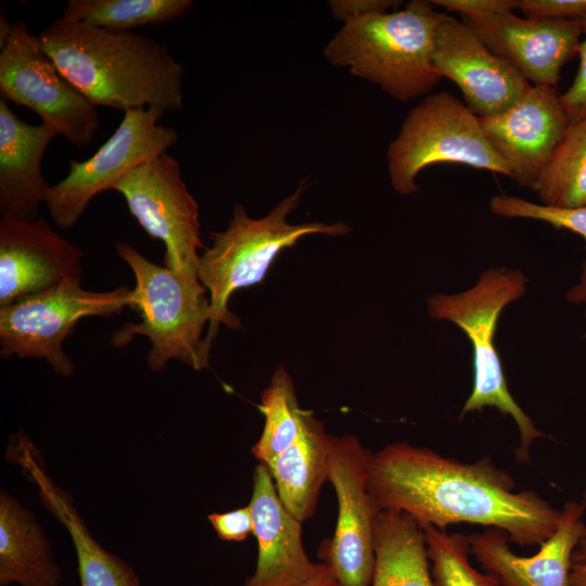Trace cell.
<instances>
[{
    "label": "cell",
    "mask_w": 586,
    "mask_h": 586,
    "mask_svg": "<svg viewBox=\"0 0 586 586\" xmlns=\"http://www.w3.org/2000/svg\"><path fill=\"white\" fill-rule=\"evenodd\" d=\"M20 462L26 476L37 485L41 504L71 535L77 556L80 586H140L133 569L91 536L72 497L54 485L33 451L25 449Z\"/></svg>",
    "instance_id": "ffe728a7"
},
{
    "label": "cell",
    "mask_w": 586,
    "mask_h": 586,
    "mask_svg": "<svg viewBox=\"0 0 586 586\" xmlns=\"http://www.w3.org/2000/svg\"><path fill=\"white\" fill-rule=\"evenodd\" d=\"M461 21L531 85L556 87L583 37L579 22L520 17L513 12Z\"/></svg>",
    "instance_id": "9a60e30c"
},
{
    "label": "cell",
    "mask_w": 586,
    "mask_h": 586,
    "mask_svg": "<svg viewBox=\"0 0 586 586\" xmlns=\"http://www.w3.org/2000/svg\"><path fill=\"white\" fill-rule=\"evenodd\" d=\"M61 568L34 513L0 494V585L59 586Z\"/></svg>",
    "instance_id": "44dd1931"
},
{
    "label": "cell",
    "mask_w": 586,
    "mask_h": 586,
    "mask_svg": "<svg viewBox=\"0 0 586 586\" xmlns=\"http://www.w3.org/2000/svg\"><path fill=\"white\" fill-rule=\"evenodd\" d=\"M192 0H71L62 17L113 31L170 23L186 15Z\"/></svg>",
    "instance_id": "d4e9b609"
},
{
    "label": "cell",
    "mask_w": 586,
    "mask_h": 586,
    "mask_svg": "<svg viewBox=\"0 0 586 586\" xmlns=\"http://www.w3.org/2000/svg\"><path fill=\"white\" fill-rule=\"evenodd\" d=\"M526 283L527 278L520 270L489 268L472 288L456 294H435L428 301L430 315L456 324L473 348V387L459 418L487 407L496 408L502 417H512L520 433L514 449L517 463L531 460L533 442L545 434L509 392L494 339L501 311L523 296Z\"/></svg>",
    "instance_id": "5b68a950"
},
{
    "label": "cell",
    "mask_w": 586,
    "mask_h": 586,
    "mask_svg": "<svg viewBox=\"0 0 586 586\" xmlns=\"http://www.w3.org/2000/svg\"><path fill=\"white\" fill-rule=\"evenodd\" d=\"M297 586H341L330 568L326 563H321L319 571L306 582Z\"/></svg>",
    "instance_id": "d590c367"
},
{
    "label": "cell",
    "mask_w": 586,
    "mask_h": 586,
    "mask_svg": "<svg viewBox=\"0 0 586 586\" xmlns=\"http://www.w3.org/2000/svg\"><path fill=\"white\" fill-rule=\"evenodd\" d=\"M431 3L449 13L459 14L462 20L486 17L519 9V0H433Z\"/></svg>",
    "instance_id": "4dcf8cb0"
},
{
    "label": "cell",
    "mask_w": 586,
    "mask_h": 586,
    "mask_svg": "<svg viewBox=\"0 0 586 586\" xmlns=\"http://www.w3.org/2000/svg\"><path fill=\"white\" fill-rule=\"evenodd\" d=\"M372 453L351 434L331 435L327 480L337 499L332 538L319 557L341 586H371L375 568L374 533L380 510L368 489Z\"/></svg>",
    "instance_id": "7c38bea8"
},
{
    "label": "cell",
    "mask_w": 586,
    "mask_h": 586,
    "mask_svg": "<svg viewBox=\"0 0 586 586\" xmlns=\"http://www.w3.org/2000/svg\"><path fill=\"white\" fill-rule=\"evenodd\" d=\"M468 536L471 553L502 586H570L573 552L586 536L585 510L575 500L565 502L556 532L528 557L514 553L498 528Z\"/></svg>",
    "instance_id": "e0dca14e"
},
{
    "label": "cell",
    "mask_w": 586,
    "mask_h": 586,
    "mask_svg": "<svg viewBox=\"0 0 586 586\" xmlns=\"http://www.w3.org/2000/svg\"><path fill=\"white\" fill-rule=\"evenodd\" d=\"M257 540L256 568L243 586H297L320 569L309 560L302 540V522L281 502L266 464L254 470L249 504Z\"/></svg>",
    "instance_id": "ac0fdd59"
},
{
    "label": "cell",
    "mask_w": 586,
    "mask_h": 586,
    "mask_svg": "<svg viewBox=\"0 0 586 586\" xmlns=\"http://www.w3.org/2000/svg\"><path fill=\"white\" fill-rule=\"evenodd\" d=\"M489 209L493 214L502 217L547 222L555 229L574 232L586 242V205L560 208L533 203L515 195L498 194L491 198Z\"/></svg>",
    "instance_id": "83f0119b"
},
{
    "label": "cell",
    "mask_w": 586,
    "mask_h": 586,
    "mask_svg": "<svg viewBox=\"0 0 586 586\" xmlns=\"http://www.w3.org/2000/svg\"><path fill=\"white\" fill-rule=\"evenodd\" d=\"M260 400L258 409L265 423L252 453L259 463L268 464L295 442L311 411L301 408L293 381L284 367L273 372Z\"/></svg>",
    "instance_id": "484cf974"
},
{
    "label": "cell",
    "mask_w": 586,
    "mask_h": 586,
    "mask_svg": "<svg viewBox=\"0 0 586 586\" xmlns=\"http://www.w3.org/2000/svg\"><path fill=\"white\" fill-rule=\"evenodd\" d=\"M55 135L41 125L21 120L0 98V215L33 221L50 184L41 171L46 149Z\"/></svg>",
    "instance_id": "d6986e66"
},
{
    "label": "cell",
    "mask_w": 586,
    "mask_h": 586,
    "mask_svg": "<svg viewBox=\"0 0 586 586\" xmlns=\"http://www.w3.org/2000/svg\"><path fill=\"white\" fill-rule=\"evenodd\" d=\"M208 520L218 537L226 542H242L253 533V519L250 506L224 513H212Z\"/></svg>",
    "instance_id": "1f68e13d"
},
{
    "label": "cell",
    "mask_w": 586,
    "mask_h": 586,
    "mask_svg": "<svg viewBox=\"0 0 586 586\" xmlns=\"http://www.w3.org/2000/svg\"><path fill=\"white\" fill-rule=\"evenodd\" d=\"M303 191L302 182L259 219L250 217L244 206L237 204L228 227L209 233L212 245L205 247L198 265L199 280L209 293L211 320L205 336L208 344L213 345L219 324L240 328V318L228 308L229 298L237 290L262 282L282 250L306 235H342L351 231L343 222L289 224L288 216L296 209Z\"/></svg>",
    "instance_id": "277c9868"
},
{
    "label": "cell",
    "mask_w": 586,
    "mask_h": 586,
    "mask_svg": "<svg viewBox=\"0 0 586 586\" xmlns=\"http://www.w3.org/2000/svg\"><path fill=\"white\" fill-rule=\"evenodd\" d=\"M390 0H333L329 2L332 14L344 23L373 13H383L396 4Z\"/></svg>",
    "instance_id": "d6a6232c"
},
{
    "label": "cell",
    "mask_w": 586,
    "mask_h": 586,
    "mask_svg": "<svg viewBox=\"0 0 586 586\" xmlns=\"http://www.w3.org/2000/svg\"><path fill=\"white\" fill-rule=\"evenodd\" d=\"M84 251L39 217L0 221V308L82 278Z\"/></svg>",
    "instance_id": "2e32d148"
},
{
    "label": "cell",
    "mask_w": 586,
    "mask_h": 586,
    "mask_svg": "<svg viewBox=\"0 0 586 586\" xmlns=\"http://www.w3.org/2000/svg\"><path fill=\"white\" fill-rule=\"evenodd\" d=\"M0 95L33 110L44 127L77 148L92 143L100 130L97 106L62 75L23 20L0 46Z\"/></svg>",
    "instance_id": "9c48e42d"
},
{
    "label": "cell",
    "mask_w": 586,
    "mask_h": 586,
    "mask_svg": "<svg viewBox=\"0 0 586 586\" xmlns=\"http://www.w3.org/2000/svg\"><path fill=\"white\" fill-rule=\"evenodd\" d=\"M82 278L72 279L44 292L0 308V355L44 359L54 372L71 377L75 366L63 351L65 339L87 317H111L132 308L133 291H88Z\"/></svg>",
    "instance_id": "ba28073f"
},
{
    "label": "cell",
    "mask_w": 586,
    "mask_h": 586,
    "mask_svg": "<svg viewBox=\"0 0 586 586\" xmlns=\"http://www.w3.org/2000/svg\"><path fill=\"white\" fill-rule=\"evenodd\" d=\"M330 437L323 422L310 412L295 442L266 464L281 502L302 523L315 514L328 481Z\"/></svg>",
    "instance_id": "7402d4cb"
},
{
    "label": "cell",
    "mask_w": 586,
    "mask_h": 586,
    "mask_svg": "<svg viewBox=\"0 0 586 586\" xmlns=\"http://www.w3.org/2000/svg\"><path fill=\"white\" fill-rule=\"evenodd\" d=\"M432 60L438 75L457 85L464 104L477 117L507 110L532 87L462 21L448 13H441Z\"/></svg>",
    "instance_id": "5bb4252c"
},
{
    "label": "cell",
    "mask_w": 586,
    "mask_h": 586,
    "mask_svg": "<svg viewBox=\"0 0 586 586\" xmlns=\"http://www.w3.org/2000/svg\"><path fill=\"white\" fill-rule=\"evenodd\" d=\"M532 190L546 206L586 205V118L570 124Z\"/></svg>",
    "instance_id": "cb8c5ba5"
},
{
    "label": "cell",
    "mask_w": 586,
    "mask_h": 586,
    "mask_svg": "<svg viewBox=\"0 0 586 586\" xmlns=\"http://www.w3.org/2000/svg\"><path fill=\"white\" fill-rule=\"evenodd\" d=\"M117 255L136 279L133 306L140 322H127L111 339L115 347L128 345L137 335L150 342L146 362L152 371L179 360L194 370L207 367L212 345L202 337L211 320L207 290L191 284L165 266L150 262L131 245L116 241Z\"/></svg>",
    "instance_id": "8992f818"
},
{
    "label": "cell",
    "mask_w": 586,
    "mask_h": 586,
    "mask_svg": "<svg viewBox=\"0 0 586 586\" xmlns=\"http://www.w3.org/2000/svg\"><path fill=\"white\" fill-rule=\"evenodd\" d=\"M581 504H582V506H583V508L585 510V519H586V491L582 495Z\"/></svg>",
    "instance_id": "8d00e7d4"
},
{
    "label": "cell",
    "mask_w": 586,
    "mask_h": 586,
    "mask_svg": "<svg viewBox=\"0 0 586 586\" xmlns=\"http://www.w3.org/2000/svg\"><path fill=\"white\" fill-rule=\"evenodd\" d=\"M515 481L489 457L466 463L407 442L372 453L368 489L377 508L400 511L422 528L456 523L504 531L521 547L540 546L557 530L562 510Z\"/></svg>",
    "instance_id": "6da1fadb"
},
{
    "label": "cell",
    "mask_w": 586,
    "mask_h": 586,
    "mask_svg": "<svg viewBox=\"0 0 586 586\" xmlns=\"http://www.w3.org/2000/svg\"><path fill=\"white\" fill-rule=\"evenodd\" d=\"M112 190L119 192L130 214L153 239L165 244L164 266L191 284L198 277L199 206L181 177L179 162L164 153L130 170Z\"/></svg>",
    "instance_id": "8fae6325"
},
{
    "label": "cell",
    "mask_w": 586,
    "mask_h": 586,
    "mask_svg": "<svg viewBox=\"0 0 586 586\" xmlns=\"http://www.w3.org/2000/svg\"><path fill=\"white\" fill-rule=\"evenodd\" d=\"M371 586H434L422 528L408 514L381 510Z\"/></svg>",
    "instance_id": "603a6c76"
},
{
    "label": "cell",
    "mask_w": 586,
    "mask_h": 586,
    "mask_svg": "<svg viewBox=\"0 0 586 586\" xmlns=\"http://www.w3.org/2000/svg\"><path fill=\"white\" fill-rule=\"evenodd\" d=\"M479 120L512 179L528 189L551 160L571 124L557 88L546 85H532L513 105Z\"/></svg>",
    "instance_id": "4fadbf2b"
},
{
    "label": "cell",
    "mask_w": 586,
    "mask_h": 586,
    "mask_svg": "<svg viewBox=\"0 0 586 586\" xmlns=\"http://www.w3.org/2000/svg\"><path fill=\"white\" fill-rule=\"evenodd\" d=\"M38 39L62 75L94 106L124 112L182 107L183 67L153 38L61 17Z\"/></svg>",
    "instance_id": "7a4b0ae2"
},
{
    "label": "cell",
    "mask_w": 586,
    "mask_h": 586,
    "mask_svg": "<svg viewBox=\"0 0 586 586\" xmlns=\"http://www.w3.org/2000/svg\"><path fill=\"white\" fill-rule=\"evenodd\" d=\"M441 12L412 0L399 11L352 18L327 43L324 58L400 102L428 94L442 77L433 66Z\"/></svg>",
    "instance_id": "3957f363"
},
{
    "label": "cell",
    "mask_w": 586,
    "mask_h": 586,
    "mask_svg": "<svg viewBox=\"0 0 586 586\" xmlns=\"http://www.w3.org/2000/svg\"><path fill=\"white\" fill-rule=\"evenodd\" d=\"M519 10L527 17L586 20V0H519Z\"/></svg>",
    "instance_id": "f1b7e54d"
},
{
    "label": "cell",
    "mask_w": 586,
    "mask_h": 586,
    "mask_svg": "<svg viewBox=\"0 0 586 586\" xmlns=\"http://www.w3.org/2000/svg\"><path fill=\"white\" fill-rule=\"evenodd\" d=\"M434 586H502L491 573L477 571L470 562L469 536L422 527Z\"/></svg>",
    "instance_id": "4316f807"
},
{
    "label": "cell",
    "mask_w": 586,
    "mask_h": 586,
    "mask_svg": "<svg viewBox=\"0 0 586 586\" xmlns=\"http://www.w3.org/2000/svg\"><path fill=\"white\" fill-rule=\"evenodd\" d=\"M570 586H586V536L582 538L573 552Z\"/></svg>",
    "instance_id": "836d02e7"
},
{
    "label": "cell",
    "mask_w": 586,
    "mask_h": 586,
    "mask_svg": "<svg viewBox=\"0 0 586 586\" xmlns=\"http://www.w3.org/2000/svg\"><path fill=\"white\" fill-rule=\"evenodd\" d=\"M583 37L578 47L579 64L574 80L560 94L561 103L571 120L586 118V20L579 22Z\"/></svg>",
    "instance_id": "f546056e"
},
{
    "label": "cell",
    "mask_w": 586,
    "mask_h": 586,
    "mask_svg": "<svg viewBox=\"0 0 586 586\" xmlns=\"http://www.w3.org/2000/svg\"><path fill=\"white\" fill-rule=\"evenodd\" d=\"M386 156L392 186L402 195L416 193L419 173L437 163L463 164L512 179L479 117L446 91L428 94L409 111Z\"/></svg>",
    "instance_id": "52a82bcc"
},
{
    "label": "cell",
    "mask_w": 586,
    "mask_h": 586,
    "mask_svg": "<svg viewBox=\"0 0 586 586\" xmlns=\"http://www.w3.org/2000/svg\"><path fill=\"white\" fill-rule=\"evenodd\" d=\"M164 113L156 107L126 111L115 131L92 156L69 162L67 175L50 187L46 199L50 217L59 228L76 225L97 194L112 190L130 170L176 144L177 131L158 124Z\"/></svg>",
    "instance_id": "30bf717a"
},
{
    "label": "cell",
    "mask_w": 586,
    "mask_h": 586,
    "mask_svg": "<svg viewBox=\"0 0 586 586\" xmlns=\"http://www.w3.org/2000/svg\"><path fill=\"white\" fill-rule=\"evenodd\" d=\"M565 298L570 303L583 304L586 317V260L581 266L578 282L565 293Z\"/></svg>",
    "instance_id": "e575fe53"
}]
</instances>
